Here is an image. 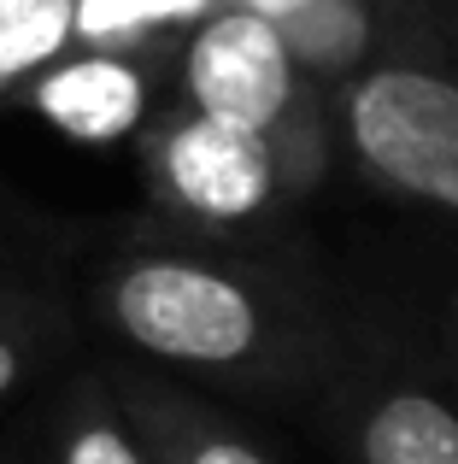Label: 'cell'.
<instances>
[{
	"instance_id": "cell-11",
	"label": "cell",
	"mask_w": 458,
	"mask_h": 464,
	"mask_svg": "<svg viewBox=\"0 0 458 464\" xmlns=\"http://www.w3.org/2000/svg\"><path fill=\"white\" fill-rule=\"evenodd\" d=\"M195 12H206V0H77V30L118 35V30L159 24V18H195Z\"/></svg>"
},
{
	"instance_id": "cell-8",
	"label": "cell",
	"mask_w": 458,
	"mask_h": 464,
	"mask_svg": "<svg viewBox=\"0 0 458 464\" xmlns=\"http://www.w3.org/2000/svg\"><path fill=\"white\" fill-rule=\"evenodd\" d=\"M53 464H148V447H141L136 423L124 418L112 376H82L65 394L53 430Z\"/></svg>"
},
{
	"instance_id": "cell-7",
	"label": "cell",
	"mask_w": 458,
	"mask_h": 464,
	"mask_svg": "<svg viewBox=\"0 0 458 464\" xmlns=\"http://www.w3.org/2000/svg\"><path fill=\"white\" fill-rule=\"evenodd\" d=\"M35 112L71 141H118L148 112V82L129 59L89 53L71 65H53L35 82Z\"/></svg>"
},
{
	"instance_id": "cell-2",
	"label": "cell",
	"mask_w": 458,
	"mask_h": 464,
	"mask_svg": "<svg viewBox=\"0 0 458 464\" xmlns=\"http://www.w3.org/2000/svg\"><path fill=\"white\" fill-rule=\"evenodd\" d=\"M300 411L335 464H458V394L441 382L417 324L365 312L358 300Z\"/></svg>"
},
{
	"instance_id": "cell-1",
	"label": "cell",
	"mask_w": 458,
	"mask_h": 464,
	"mask_svg": "<svg viewBox=\"0 0 458 464\" xmlns=\"http://www.w3.org/2000/svg\"><path fill=\"white\" fill-rule=\"evenodd\" d=\"M100 324L165 376H195L264 406H306L347 335L353 300L335 295L306 241L177 236L124 253L94 288Z\"/></svg>"
},
{
	"instance_id": "cell-5",
	"label": "cell",
	"mask_w": 458,
	"mask_h": 464,
	"mask_svg": "<svg viewBox=\"0 0 458 464\" xmlns=\"http://www.w3.org/2000/svg\"><path fill=\"white\" fill-rule=\"evenodd\" d=\"M341 130L353 159L388 194L458 218V77L377 65L347 89Z\"/></svg>"
},
{
	"instance_id": "cell-13",
	"label": "cell",
	"mask_w": 458,
	"mask_h": 464,
	"mask_svg": "<svg viewBox=\"0 0 458 464\" xmlns=\"http://www.w3.org/2000/svg\"><path fill=\"white\" fill-rule=\"evenodd\" d=\"M417 335H424V347H429V359H435L441 382L458 394V288H453V295H441L429 317H417Z\"/></svg>"
},
{
	"instance_id": "cell-3",
	"label": "cell",
	"mask_w": 458,
	"mask_h": 464,
	"mask_svg": "<svg viewBox=\"0 0 458 464\" xmlns=\"http://www.w3.org/2000/svg\"><path fill=\"white\" fill-rule=\"evenodd\" d=\"M148 177L177 229L200 241L282 236V212L300 194L282 153L259 130L224 124L206 112H177L153 130Z\"/></svg>"
},
{
	"instance_id": "cell-4",
	"label": "cell",
	"mask_w": 458,
	"mask_h": 464,
	"mask_svg": "<svg viewBox=\"0 0 458 464\" xmlns=\"http://www.w3.org/2000/svg\"><path fill=\"white\" fill-rule=\"evenodd\" d=\"M183 82H188V112L259 130L282 153L300 194L323 177V159H329L323 124L306 106V94H300L294 47H288V35L271 18H259L247 6L200 18L188 59H183Z\"/></svg>"
},
{
	"instance_id": "cell-9",
	"label": "cell",
	"mask_w": 458,
	"mask_h": 464,
	"mask_svg": "<svg viewBox=\"0 0 458 464\" xmlns=\"http://www.w3.org/2000/svg\"><path fill=\"white\" fill-rule=\"evenodd\" d=\"M235 6L271 18L288 35L294 59L306 53V65H341L365 42V24H358L353 0H235Z\"/></svg>"
},
{
	"instance_id": "cell-6",
	"label": "cell",
	"mask_w": 458,
	"mask_h": 464,
	"mask_svg": "<svg viewBox=\"0 0 458 464\" xmlns=\"http://www.w3.org/2000/svg\"><path fill=\"white\" fill-rule=\"evenodd\" d=\"M112 388L148 447V464H276L271 447L253 441L229 411L183 388L177 376L124 364V371H112Z\"/></svg>"
},
{
	"instance_id": "cell-12",
	"label": "cell",
	"mask_w": 458,
	"mask_h": 464,
	"mask_svg": "<svg viewBox=\"0 0 458 464\" xmlns=\"http://www.w3.org/2000/svg\"><path fill=\"white\" fill-rule=\"evenodd\" d=\"M42 341H47V329L35 324L30 312H12L6 324H0V400L24 382V371H30L35 353H42Z\"/></svg>"
},
{
	"instance_id": "cell-10",
	"label": "cell",
	"mask_w": 458,
	"mask_h": 464,
	"mask_svg": "<svg viewBox=\"0 0 458 464\" xmlns=\"http://www.w3.org/2000/svg\"><path fill=\"white\" fill-rule=\"evenodd\" d=\"M77 30V0H0V82L35 71Z\"/></svg>"
}]
</instances>
